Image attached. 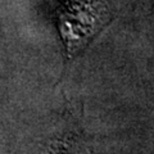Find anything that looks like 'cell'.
<instances>
[{"mask_svg": "<svg viewBox=\"0 0 154 154\" xmlns=\"http://www.w3.org/2000/svg\"><path fill=\"white\" fill-rule=\"evenodd\" d=\"M102 16V12L90 3L75 2L66 4L59 17V28L69 54L85 45L90 36L96 32Z\"/></svg>", "mask_w": 154, "mask_h": 154, "instance_id": "6da1fadb", "label": "cell"}]
</instances>
